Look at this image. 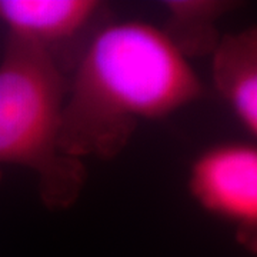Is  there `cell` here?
Returning a JSON list of instances; mask_svg holds the SVG:
<instances>
[{"label":"cell","instance_id":"cell-3","mask_svg":"<svg viewBox=\"0 0 257 257\" xmlns=\"http://www.w3.org/2000/svg\"><path fill=\"white\" fill-rule=\"evenodd\" d=\"M193 199L207 213L227 221L250 253L257 247V147L253 142H224L204 150L189 175Z\"/></svg>","mask_w":257,"mask_h":257},{"label":"cell","instance_id":"cell-4","mask_svg":"<svg viewBox=\"0 0 257 257\" xmlns=\"http://www.w3.org/2000/svg\"><path fill=\"white\" fill-rule=\"evenodd\" d=\"M101 10L96 0H0V23L8 37L55 56L57 46L80 36Z\"/></svg>","mask_w":257,"mask_h":257},{"label":"cell","instance_id":"cell-6","mask_svg":"<svg viewBox=\"0 0 257 257\" xmlns=\"http://www.w3.org/2000/svg\"><path fill=\"white\" fill-rule=\"evenodd\" d=\"M166 23L162 29L175 47L190 59L211 55L221 35L217 23L233 3L220 0H169L163 2Z\"/></svg>","mask_w":257,"mask_h":257},{"label":"cell","instance_id":"cell-2","mask_svg":"<svg viewBox=\"0 0 257 257\" xmlns=\"http://www.w3.org/2000/svg\"><path fill=\"white\" fill-rule=\"evenodd\" d=\"M66 90L55 56L6 39L0 60V180L6 167L26 169L53 210L73 206L86 183L84 162L69 156L60 142Z\"/></svg>","mask_w":257,"mask_h":257},{"label":"cell","instance_id":"cell-5","mask_svg":"<svg viewBox=\"0 0 257 257\" xmlns=\"http://www.w3.org/2000/svg\"><path fill=\"white\" fill-rule=\"evenodd\" d=\"M211 79L241 128L257 136V30L221 35L211 53Z\"/></svg>","mask_w":257,"mask_h":257},{"label":"cell","instance_id":"cell-1","mask_svg":"<svg viewBox=\"0 0 257 257\" xmlns=\"http://www.w3.org/2000/svg\"><path fill=\"white\" fill-rule=\"evenodd\" d=\"M202 96L196 70L162 29L138 20L104 25L67 80L62 147L82 162L113 159L142 121L167 117Z\"/></svg>","mask_w":257,"mask_h":257}]
</instances>
